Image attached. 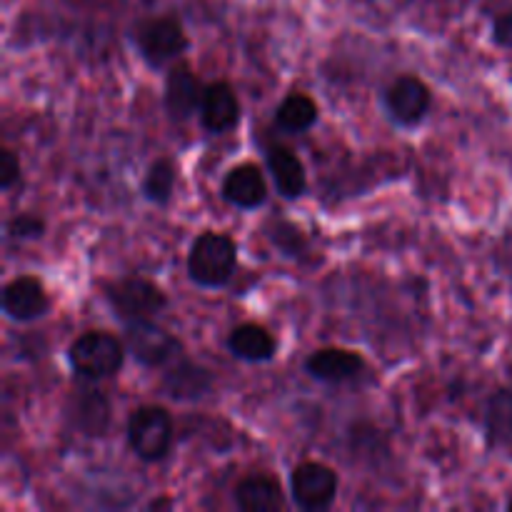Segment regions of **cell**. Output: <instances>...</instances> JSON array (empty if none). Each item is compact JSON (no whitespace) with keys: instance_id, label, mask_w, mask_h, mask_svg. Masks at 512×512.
<instances>
[{"instance_id":"1","label":"cell","mask_w":512,"mask_h":512,"mask_svg":"<svg viewBox=\"0 0 512 512\" xmlns=\"http://www.w3.org/2000/svg\"><path fill=\"white\" fill-rule=\"evenodd\" d=\"M238 265V245L228 233L203 230L188 253V275L200 288H223Z\"/></svg>"},{"instance_id":"2","label":"cell","mask_w":512,"mask_h":512,"mask_svg":"<svg viewBox=\"0 0 512 512\" xmlns=\"http://www.w3.org/2000/svg\"><path fill=\"white\" fill-rule=\"evenodd\" d=\"M123 340L108 330H85L70 343L68 363L75 375L85 380H105L120 373L125 363Z\"/></svg>"},{"instance_id":"3","label":"cell","mask_w":512,"mask_h":512,"mask_svg":"<svg viewBox=\"0 0 512 512\" xmlns=\"http://www.w3.org/2000/svg\"><path fill=\"white\" fill-rule=\"evenodd\" d=\"M103 295L115 318L123 320V323L153 320L168 305V295L163 293V288H158L153 280L140 278V275L113 280V283L105 285Z\"/></svg>"},{"instance_id":"4","label":"cell","mask_w":512,"mask_h":512,"mask_svg":"<svg viewBox=\"0 0 512 512\" xmlns=\"http://www.w3.org/2000/svg\"><path fill=\"white\" fill-rule=\"evenodd\" d=\"M133 43L138 48L140 58L150 68L160 70L168 63H175L188 50V33H185L183 23L178 18L160 15V18L140 20L135 25Z\"/></svg>"},{"instance_id":"5","label":"cell","mask_w":512,"mask_h":512,"mask_svg":"<svg viewBox=\"0 0 512 512\" xmlns=\"http://www.w3.org/2000/svg\"><path fill=\"white\" fill-rule=\"evenodd\" d=\"M175 425L160 405H140L128 418V445L143 463H160L170 453Z\"/></svg>"},{"instance_id":"6","label":"cell","mask_w":512,"mask_h":512,"mask_svg":"<svg viewBox=\"0 0 512 512\" xmlns=\"http://www.w3.org/2000/svg\"><path fill=\"white\" fill-rule=\"evenodd\" d=\"M125 348L145 368H168L183 355V343L153 320L125 323Z\"/></svg>"},{"instance_id":"7","label":"cell","mask_w":512,"mask_h":512,"mask_svg":"<svg viewBox=\"0 0 512 512\" xmlns=\"http://www.w3.org/2000/svg\"><path fill=\"white\" fill-rule=\"evenodd\" d=\"M290 495L300 510H328L338 498V473L318 460H303L290 473Z\"/></svg>"},{"instance_id":"8","label":"cell","mask_w":512,"mask_h":512,"mask_svg":"<svg viewBox=\"0 0 512 512\" xmlns=\"http://www.w3.org/2000/svg\"><path fill=\"white\" fill-rule=\"evenodd\" d=\"M203 93L205 85L200 83L193 65L185 63V60H175L168 73H165L163 85V105L168 118L175 120V123L193 118L195 113H200Z\"/></svg>"},{"instance_id":"9","label":"cell","mask_w":512,"mask_h":512,"mask_svg":"<svg viewBox=\"0 0 512 512\" xmlns=\"http://www.w3.org/2000/svg\"><path fill=\"white\" fill-rule=\"evenodd\" d=\"M430 105H433V93L428 83L415 75H400L383 93L385 113L398 125H418L420 120H425Z\"/></svg>"},{"instance_id":"10","label":"cell","mask_w":512,"mask_h":512,"mask_svg":"<svg viewBox=\"0 0 512 512\" xmlns=\"http://www.w3.org/2000/svg\"><path fill=\"white\" fill-rule=\"evenodd\" d=\"M0 305H3L5 318L15 320V323H33L50 310V295L40 278L18 275L3 288Z\"/></svg>"},{"instance_id":"11","label":"cell","mask_w":512,"mask_h":512,"mask_svg":"<svg viewBox=\"0 0 512 512\" xmlns=\"http://www.w3.org/2000/svg\"><path fill=\"white\" fill-rule=\"evenodd\" d=\"M220 195L225 203L240 210H255L268 200V180L260 165L240 163L225 173L220 183Z\"/></svg>"},{"instance_id":"12","label":"cell","mask_w":512,"mask_h":512,"mask_svg":"<svg viewBox=\"0 0 512 512\" xmlns=\"http://www.w3.org/2000/svg\"><path fill=\"white\" fill-rule=\"evenodd\" d=\"M365 370V358L350 348H320L305 360V373L320 383H348L360 378Z\"/></svg>"},{"instance_id":"13","label":"cell","mask_w":512,"mask_h":512,"mask_svg":"<svg viewBox=\"0 0 512 512\" xmlns=\"http://www.w3.org/2000/svg\"><path fill=\"white\" fill-rule=\"evenodd\" d=\"M200 123L208 133H228L240 123V100L233 85L225 80H213L205 85Z\"/></svg>"},{"instance_id":"14","label":"cell","mask_w":512,"mask_h":512,"mask_svg":"<svg viewBox=\"0 0 512 512\" xmlns=\"http://www.w3.org/2000/svg\"><path fill=\"white\" fill-rule=\"evenodd\" d=\"M265 165H268L275 188L285 200H298L308 190V173H305L303 160L288 145H268L265 148Z\"/></svg>"},{"instance_id":"15","label":"cell","mask_w":512,"mask_h":512,"mask_svg":"<svg viewBox=\"0 0 512 512\" xmlns=\"http://www.w3.org/2000/svg\"><path fill=\"white\" fill-rule=\"evenodd\" d=\"M68 418L70 423L75 425V430H80V433L88 435V438H100V435H105V430H108L110 425V403L103 395V390H75V395L70 398Z\"/></svg>"},{"instance_id":"16","label":"cell","mask_w":512,"mask_h":512,"mask_svg":"<svg viewBox=\"0 0 512 512\" xmlns=\"http://www.w3.org/2000/svg\"><path fill=\"white\" fill-rule=\"evenodd\" d=\"M228 350L245 363H268L278 353V340L265 325L243 323L230 330Z\"/></svg>"},{"instance_id":"17","label":"cell","mask_w":512,"mask_h":512,"mask_svg":"<svg viewBox=\"0 0 512 512\" xmlns=\"http://www.w3.org/2000/svg\"><path fill=\"white\" fill-rule=\"evenodd\" d=\"M235 505L243 512H280L285 508V493L270 475H248L235 485Z\"/></svg>"},{"instance_id":"18","label":"cell","mask_w":512,"mask_h":512,"mask_svg":"<svg viewBox=\"0 0 512 512\" xmlns=\"http://www.w3.org/2000/svg\"><path fill=\"white\" fill-rule=\"evenodd\" d=\"M213 385V375L210 370L200 368V365L188 363V360H175L168 365V373L163 378L165 395L175 400H198Z\"/></svg>"},{"instance_id":"19","label":"cell","mask_w":512,"mask_h":512,"mask_svg":"<svg viewBox=\"0 0 512 512\" xmlns=\"http://www.w3.org/2000/svg\"><path fill=\"white\" fill-rule=\"evenodd\" d=\"M320 118V108L310 95L290 93L275 110V123L285 133H305Z\"/></svg>"},{"instance_id":"20","label":"cell","mask_w":512,"mask_h":512,"mask_svg":"<svg viewBox=\"0 0 512 512\" xmlns=\"http://www.w3.org/2000/svg\"><path fill=\"white\" fill-rule=\"evenodd\" d=\"M485 435L493 445L512 448V390H495L485 405Z\"/></svg>"},{"instance_id":"21","label":"cell","mask_w":512,"mask_h":512,"mask_svg":"<svg viewBox=\"0 0 512 512\" xmlns=\"http://www.w3.org/2000/svg\"><path fill=\"white\" fill-rule=\"evenodd\" d=\"M175 180H178V175H175L173 160L155 158L153 163L148 165V170H145L143 183H140V193H143V198L150 200L153 205H165L173 198Z\"/></svg>"},{"instance_id":"22","label":"cell","mask_w":512,"mask_h":512,"mask_svg":"<svg viewBox=\"0 0 512 512\" xmlns=\"http://www.w3.org/2000/svg\"><path fill=\"white\" fill-rule=\"evenodd\" d=\"M268 238L273 240V245L278 250H283L285 255H303V250L308 248L305 243V235L298 225L288 223V220H275L268 228Z\"/></svg>"},{"instance_id":"23","label":"cell","mask_w":512,"mask_h":512,"mask_svg":"<svg viewBox=\"0 0 512 512\" xmlns=\"http://www.w3.org/2000/svg\"><path fill=\"white\" fill-rule=\"evenodd\" d=\"M5 233L15 240H38L45 235V220L33 213H18L5 223Z\"/></svg>"},{"instance_id":"24","label":"cell","mask_w":512,"mask_h":512,"mask_svg":"<svg viewBox=\"0 0 512 512\" xmlns=\"http://www.w3.org/2000/svg\"><path fill=\"white\" fill-rule=\"evenodd\" d=\"M20 183V160L10 148L0 150V188L8 193Z\"/></svg>"},{"instance_id":"25","label":"cell","mask_w":512,"mask_h":512,"mask_svg":"<svg viewBox=\"0 0 512 512\" xmlns=\"http://www.w3.org/2000/svg\"><path fill=\"white\" fill-rule=\"evenodd\" d=\"M493 40L500 48L512 50V8L500 13L493 23Z\"/></svg>"},{"instance_id":"26","label":"cell","mask_w":512,"mask_h":512,"mask_svg":"<svg viewBox=\"0 0 512 512\" xmlns=\"http://www.w3.org/2000/svg\"><path fill=\"white\" fill-rule=\"evenodd\" d=\"M508 510H512V500H510V503H508Z\"/></svg>"}]
</instances>
